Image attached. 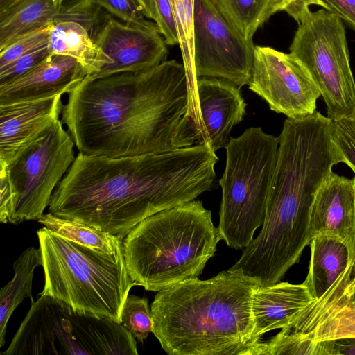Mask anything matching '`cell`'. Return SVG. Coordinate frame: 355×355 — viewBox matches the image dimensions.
I'll use <instances>...</instances> for the list:
<instances>
[{"mask_svg": "<svg viewBox=\"0 0 355 355\" xmlns=\"http://www.w3.org/2000/svg\"><path fill=\"white\" fill-rule=\"evenodd\" d=\"M183 63L87 76L68 94L61 121L79 153L120 157L182 148L179 130L189 104Z\"/></svg>", "mask_w": 355, "mask_h": 355, "instance_id": "obj_2", "label": "cell"}, {"mask_svg": "<svg viewBox=\"0 0 355 355\" xmlns=\"http://www.w3.org/2000/svg\"><path fill=\"white\" fill-rule=\"evenodd\" d=\"M107 15L93 0H0V50L26 33L59 21L82 24L94 38Z\"/></svg>", "mask_w": 355, "mask_h": 355, "instance_id": "obj_15", "label": "cell"}, {"mask_svg": "<svg viewBox=\"0 0 355 355\" xmlns=\"http://www.w3.org/2000/svg\"><path fill=\"white\" fill-rule=\"evenodd\" d=\"M187 111L179 138L182 148L206 145L213 151L225 148L233 127L246 114L241 87L219 78H197L190 85Z\"/></svg>", "mask_w": 355, "mask_h": 355, "instance_id": "obj_12", "label": "cell"}, {"mask_svg": "<svg viewBox=\"0 0 355 355\" xmlns=\"http://www.w3.org/2000/svg\"><path fill=\"white\" fill-rule=\"evenodd\" d=\"M230 22L246 38L252 40L268 20L270 0H214Z\"/></svg>", "mask_w": 355, "mask_h": 355, "instance_id": "obj_26", "label": "cell"}, {"mask_svg": "<svg viewBox=\"0 0 355 355\" xmlns=\"http://www.w3.org/2000/svg\"><path fill=\"white\" fill-rule=\"evenodd\" d=\"M37 221L66 239L102 252H114L123 243V239L118 236L50 212L44 214Z\"/></svg>", "mask_w": 355, "mask_h": 355, "instance_id": "obj_24", "label": "cell"}, {"mask_svg": "<svg viewBox=\"0 0 355 355\" xmlns=\"http://www.w3.org/2000/svg\"><path fill=\"white\" fill-rule=\"evenodd\" d=\"M48 49L50 53L75 58L88 75L97 73L106 63V59L90 31L76 21L51 23Z\"/></svg>", "mask_w": 355, "mask_h": 355, "instance_id": "obj_22", "label": "cell"}, {"mask_svg": "<svg viewBox=\"0 0 355 355\" xmlns=\"http://www.w3.org/2000/svg\"><path fill=\"white\" fill-rule=\"evenodd\" d=\"M311 257L304 283L314 300L319 298L346 268L350 248L341 240L319 234L309 243Z\"/></svg>", "mask_w": 355, "mask_h": 355, "instance_id": "obj_21", "label": "cell"}, {"mask_svg": "<svg viewBox=\"0 0 355 355\" xmlns=\"http://www.w3.org/2000/svg\"><path fill=\"white\" fill-rule=\"evenodd\" d=\"M313 300L304 282L295 284L280 281L266 286L254 285L252 297L254 345L267 332L285 328L291 317Z\"/></svg>", "mask_w": 355, "mask_h": 355, "instance_id": "obj_20", "label": "cell"}, {"mask_svg": "<svg viewBox=\"0 0 355 355\" xmlns=\"http://www.w3.org/2000/svg\"><path fill=\"white\" fill-rule=\"evenodd\" d=\"M88 76L73 58L49 53L22 76L0 83V106L69 94Z\"/></svg>", "mask_w": 355, "mask_h": 355, "instance_id": "obj_17", "label": "cell"}, {"mask_svg": "<svg viewBox=\"0 0 355 355\" xmlns=\"http://www.w3.org/2000/svg\"><path fill=\"white\" fill-rule=\"evenodd\" d=\"M146 17L156 21L157 15L153 0H138Z\"/></svg>", "mask_w": 355, "mask_h": 355, "instance_id": "obj_39", "label": "cell"}, {"mask_svg": "<svg viewBox=\"0 0 355 355\" xmlns=\"http://www.w3.org/2000/svg\"><path fill=\"white\" fill-rule=\"evenodd\" d=\"M332 121L315 111L286 119L262 228L228 270L252 284L277 283L299 262L311 241L309 219L316 193L343 159L331 138Z\"/></svg>", "mask_w": 355, "mask_h": 355, "instance_id": "obj_3", "label": "cell"}, {"mask_svg": "<svg viewBox=\"0 0 355 355\" xmlns=\"http://www.w3.org/2000/svg\"><path fill=\"white\" fill-rule=\"evenodd\" d=\"M51 24L20 36L0 50V68L15 61L28 52L48 44Z\"/></svg>", "mask_w": 355, "mask_h": 355, "instance_id": "obj_29", "label": "cell"}, {"mask_svg": "<svg viewBox=\"0 0 355 355\" xmlns=\"http://www.w3.org/2000/svg\"><path fill=\"white\" fill-rule=\"evenodd\" d=\"M331 138L343 163L355 174V111L349 116L332 121Z\"/></svg>", "mask_w": 355, "mask_h": 355, "instance_id": "obj_30", "label": "cell"}, {"mask_svg": "<svg viewBox=\"0 0 355 355\" xmlns=\"http://www.w3.org/2000/svg\"><path fill=\"white\" fill-rule=\"evenodd\" d=\"M248 87L271 110L289 119L313 114L321 96L309 71L297 58L268 46H254Z\"/></svg>", "mask_w": 355, "mask_h": 355, "instance_id": "obj_13", "label": "cell"}, {"mask_svg": "<svg viewBox=\"0 0 355 355\" xmlns=\"http://www.w3.org/2000/svg\"><path fill=\"white\" fill-rule=\"evenodd\" d=\"M106 59L101 77L122 72L148 70L166 60L167 44L158 27L143 28L122 24L107 15L94 37Z\"/></svg>", "mask_w": 355, "mask_h": 355, "instance_id": "obj_14", "label": "cell"}, {"mask_svg": "<svg viewBox=\"0 0 355 355\" xmlns=\"http://www.w3.org/2000/svg\"><path fill=\"white\" fill-rule=\"evenodd\" d=\"M317 5L315 0H270L268 16L270 18L275 13L285 11L300 24L311 12L309 6Z\"/></svg>", "mask_w": 355, "mask_h": 355, "instance_id": "obj_34", "label": "cell"}, {"mask_svg": "<svg viewBox=\"0 0 355 355\" xmlns=\"http://www.w3.org/2000/svg\"><path fill=\"white\" fill-rule=\"evenodd\" d=\"M42 264L40 248L29 247L13 263V278L0 291V347L5 344L7 324L13 311L26 297L33 302L32 284L35 268Z\"/></svg>", "mask_w": 355, "mask_h": 355, "instance_id": "obj_23", "label": "cell"}, {"mask_svg": "<svg viewBox=\"0 0 355 355\" xmlns=\"http://www.w3.org/2000/svg\"><path fill=\"white\" fill-rule=\"evenodd\" d=\"M49 53L47 44L33 49L10 64L0 68V83L9 82L26 73Z\"/></svg>", "mask_w": 355, "mask_h": 355, "instance_id": "obj_32", "label": "cell"}, {"mask_svg": "<svg viewBox=\"0 0 355 355\" xmlns=\"http://www.w3.org/2000/svg\"><path fill=\"white\" fill-rule=\"evenodd\" d=\"M252 40L243 36L214 0H195L193 64L196 78H214L239 87L252 71Z\"/></svg>", "mask_w": 355, "mask_h": 355, "instance_id": "obj_11", "label": "cell"}, {"mask_svg": "<svg viewBox=\"0 0 355 355\" xmlns=\"http://www.w3.org/2000/svg\"><path fill=\"white\" fill-rule=\"evenodd\" d=\"M215 153L200 144L120 157L78 153L49 212L123 239L144 219L211 190Z\"/></svg>", "mask_w": 355, "mask_h": 355, "instance_id": "obj_1", "label": "cell"}, {"mask_svg": "<svg viewBox=\"0 0 355 355\" xmlns=\"http://www.w3.org/2000/svg\"><path fill=\"white\" fill-rule=\"evenodd\" d=\"M278 148L279 137L261 127H250L238 137H230L225 146L218 230L230 248L243 250L263 224Z\"/></svg>", "mask_w": 355, "mask_h": 355, "instance_id": "obj_8", "label": "cell"}, {"mask_svg": "<svg viewBox=\"0 0 355 355\" xmlns=\"http://www.w3.org/2000/svg\"><path fill=\"white\" fill-rule=\"evenodd\" d=\"M62 96L0 106V167L9 165L60 119Z\"/></svg>", "mask_w": 355, "mask_h": 355, "instance_id": "obj_16", "label": "cell"}, {"mask_svg": "<svg viewBox=\"0 0 355 355\" xmlns=\"http://www.w3.org/2000/svg\"><path fill=\"white\" fill-rule=\"evenodd\" d=\"M220 240L202 201L162 210L123 239L129 275L136 286L156 292L198 278Z\"/></svg>", "mask_w": 355, "mask_h": 355, "instance_id": "obj_5", "label": "cell"}, {"mask_svg": "<svg viewBox=\"0 0 355 355\" xmlns=\"http://www.w3.org/2000/svg\"><path fill=\"white\" fill-rule=\"evenodd\" d=\"M355 215V183L332 171L319 188L309 219V237L325 234L351 248Z\"/></svg>", "mask_w": 355, "mask_h": 355, "instance_id": "obj_19", "label": "cell"}, {"mask_svg": "<svg viewBox=\"0 0 355 355\" xmlns=\"http://www.w3.org/2000/svg\"><path fill=\"white\" fill-rule=\"evenodd\" d=\"M334 355H355V337L334 340Z\"/></svg>", "mask_w": 355, "mask_h": 355, "instance_id": "obj_38", "label": "cell"}, {"mask_svg": "<svg viewBox=\"0 0 355 355\" xmlns=\"http://www.w3.org/2000/svg\"><path fill=\"white\" fill-rule=\"evenodd\" d=\"M318 6L334 14L355 31V0H315Z\"/></svg>", "mask_w": 355, "mask_h": 355, "instance_id": "obj_35", "label": "cell"}, {"mask_svg": "<svg viewBox=\"0 0 355 355\" xmlns=\"http://www.w3.org/2000/svg\"><path fill=\"white\" fill-rule=\"evenodd\" d=\"M37 235L44 275L40 295L120 322L123 304L136 286L126 267L123 243L107 253L71 241L45 227Z\"/></svg>", "mask_w": 355, "mask_h": 355, "instance_id": "obj_6", "label": "cell"}, {"mask_svg": "<svg viewBox=\"0 0 355 355\" xmlns=\"http://www.w3.org/2000/svg\"><path fill=\"white\" fill-rule=\"evenodd\" d=\"M179 37V46L182 63L188 73L189 82L197 78L193 64V20L195 0H170Z\"/></svg>", "mask_w": 355, "mask_h": 355, "instance_id": "obj_27", "label": "cell"}, {"mask_svg": "<svg viewBox=\"0 0 355 355\" xmlns=\"http://www.w3.org/2000/svg\"><path fill=\"white\" fill-rule=\"evenodd\" d=\"M334 355V340L313 341L285 329L266 340H259L248 355Z\"/></svg>", "mask_w": 355, "mask_h": 355, "instance_id": "obj_25", "label": "cell"}, {"mask_svg": "<svg viewBox=\"0 0 355 355\" xmlns=\"http://www.w3.org/2000/svg\"><path fill=\"white\" fill-rule=\"evenodd\" d=\"M120 323L142 343L153 332V318L148 299L128 295L122 308Z\"/></svg>", "mask_w": 355, "mask_h": 355, "instance_id": "obj_28", "label": "cell"}, {"mask_svg": "<svg viewBox=\"0 0 355 355\" xmlns=\"http://www.w3.org/2000/svg\"><path fill=\"white\" fill-rule=\"evenodd\" d=\"M76 146L61 120L3 168L11 191L8 222L37 220L76 157Z\"/></svg>", "mask_w": 355, "mask_h": 355, "instance_id": "obj_10", "label": "cell"}, {"mask_svg": "<svg viewBox=\"0 0 355 355\" xmlns=\"http://www.w3.org/2000/svg\"><path fill=\"white\" fill-rule=\"evenodd\" d=\"M0 222L8 223L11 208V191L7 173L0 168Z\"/></svg>", "mask_w": 355, "mask_h": 355, "instance_id": "obj_37", "label": "cell"}, {"mask_svg": "<svg viewBox=\"0 0 355 355\" xmlns=\"http://www.w3.org/2000/svg\"><path fill=\"white\" fill-rule=\"evenodd\" d=\"M334 284L355 304V260L351 253L346 268L338 277Z\"/></svg>", "mask_w": 355, "mask_h": 355, "instance_id": "obj_36", "label": "cell"}, {"mask_svg": "<svg viewBox=\"0 0 355 355\" xmlns=\"http://www.w3.org/2000/svg\"><path fill=\"white\" fill-rule=\"evenodd\" d=\"M290 53L308 69L332 121L355 111V80L344 22L325 9L311 12L295 33Z\"/></svg>", "mask_w": 355, "mask_h": 355, "instance_id": "obj_9", "label": "cell"}, {"mask_svg": "<svg viewBox=\"0 0 355 355\" xmlns=\"http://www.w3.org/2000/svg\"><path fill=\"white\" fill-rule=\"evenodd\" d=\"M354 183H355V176L353 178ZM350 253L354 257L355 260V215H354V227H353V236H352V242L350 248Z\"/></svg>", "mask_w": 355, "mask_h": 355, "instance_id": "obj_40", "label": "cell"}, {"mask_svg": "<svg viewBox=\"0 0 355 355\" xmlns=\"http://www.w3.org/2000/svg\"><path fill=\"white\" fill-rule=\"evenodd\" d=\"M282 329L317 342L355 337V304L334 283L297 311Z\"/></svg>", "mask_w": 355, "mask_h": 355, "instance_id": "obj_18", "label": "cell"}, {"mask_svg": "<svg viewBox=\"0 0 355 355\" xmlns=\"http://www.w3.org/2000/svg\"><path fill=\"white\" fill-rule=\"evenodd\" d=\"M5 355H137L136 339L113 319L40 295Z\"/></svg>", "mask_w": 355, "mask_h": 355, "instance_id": "obj_7", "label": "cell"}, {"mask_svg": "<svg viewBox=\"0 0 355 355\" xmlns=\"http://www.w3.org/2000/svg\"><path fill=\"white\" fill-rule=\"evenodd\" d=\"M157 19L155 21L167 45L179 44L177 26L170 0H153Z\"/></svg>", "mask_w": 355, "mask_h": 355, "instance_id": "obj_33", "label": "cell"}, {"mask_svg": "<svg viewBox=\"0 0 355 355\" xmlns=\"http://www.w3.org/2000/svg\"><path fill=\"white\" fill-rule=\"evenodd\" d=\"M94 2L112 15L121 19L125 24L143 27H157L144 15L138 0H93Z\"/></svg>", "mask_w": 355, "mask_h": 355, "instance_id": "obj_31", "label": "cell"}, {"mask_svg": "<svg viewBox=\"0 0 355 355\" xmlns=\"http://www.w3.org/2000/svg\"><path fill=\"white\" fill-rule=\"evenodd\" d=\"M254 285L226 270L157 291L152 333L170 355H248Z\"/></svg>", "mask_w": 355, "mask_h": 355, "instance_id": "obj_4", "label": "cell"}]
</instances>
